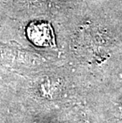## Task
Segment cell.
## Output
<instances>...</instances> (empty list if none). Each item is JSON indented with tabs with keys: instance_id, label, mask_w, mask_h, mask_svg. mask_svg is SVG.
<instances>
[{
	"instance_id": "1",
	"label": "cell",
	"mask_w": 122,
	"mask_h": 123,
	"mask_svg": "<svg viewBox=\"0 0 122 123\" xmlns=\"http://www.w3.org/2000/svg\"><path fill=\"white\" fill-rule=\"evenodd\" d=\"M27 37L36 45L41 47L52 46L56 44L55 36L51 25L47 22H33L26 30Z\"/></svg>"
}]
</instances>
